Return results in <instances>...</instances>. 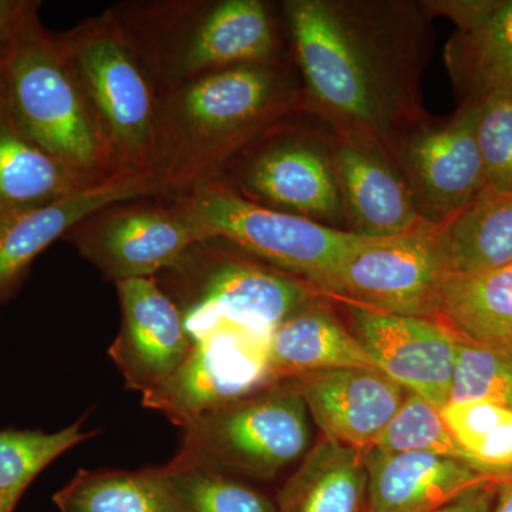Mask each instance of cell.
I'll return each mask as SVG.
<instances>
[{"label":"cell","mask_w":512,"mask_h":512,"mask_svg":"<svg viewBox=\"0 0 512 512\" xmlns=\"http://www.w3.org/2000/svg\"><path fill=\"white\" fill-rule=\"evenodd\" d=\"M299 109H305L302 87L292 86L274 62L194 77L161 110L154 164L161 161L178 183H205L222 161Z\"/></svg>","instance_id":"2"},{"label":"cell","mask_w":512,"mask_h":512,"mask_svg":"<svg viewBox=\"0 0 512 512\" xmlns=\"http://www.w3.org/2000/svg\"><path fill=\"white\" fill-rule=\"evenodd\" d=\"M175 208L197 225L205 241L229 242L316 292L357 249L382 239L265 207L211 181L194 185Z\"/></svg>","instance_id":"4"},{"label":"cell","mask_w":512,"mask_h":512,"mask_svg":"<svg viewBox=\"0 0 512 512\" xmlns=\"http://www.w3.org/2000/svg\"><path fill=\"white\" fill-rule=\"evenodd\" d=\"M305 109L335 133L372 138L394 154L430 119L421 77L433 12L413 0H288L284 3Z\"/></svg>","instance_id":"1"},{"label":"cell","mask_w":512,"mask_h":512,"mask_svg":"<svg viewBox=\"0 0 512 512\" xmlns=\"http://www.w3.org/2000/svg\"><path fill=\"white\" fill-rule=\"evenodd\" d=\"M175 305L194 340L218 322L272 335L286 318L318 296L311 285L247 259L222 255L210 241L194 245L167 269Z\"/></svg>","instance_id":"7"},{"label":"cell","mask_w":512,"mask_h":512,"mask_svg":"<svg viewBox=\"0 0 512 512\" xmlns=\"http://www.w3.org/2000/svg\"><path fill=\"white\" fill-rule=\"evenodd\" d=\"M507 352H511L512 353V348L510 350H507Z\"/></svg>","instance_id":"36"},{"label":"cell","mask_w":512,"mask_h":512,"mask_svg":"<svg viewBox=\"0 0 512 512\" xmlns=\"http://www.w3.org/2000/svg\"><path fill=\"white\" fill-rule=\"evenodd\" d=\"M366 512H431L477 485L503 481L423 451H365Z\"/></svg>","instance_id":"19"},{"label":"cell","mask_w":512,"mask_h":512,"mask_svg":"<svg viewBox=\"0 0 512 512\" xmlns=\"http://www.w3.org/2000/svg\"><path fill=\"white\" fill-rule=\"evenodd\" d=\"M275 53L274 23L265 3L225 0L198 23L185 45L181 70L194 79L229 67L272 63Z\"/></svg>","instance_id":"21"},{"label":"cell","mask_w":512,"mask_h":512,"mask_svg":"<svg viewBox=\"0 0 512 512\" xmlns=\"http://www.w3.org/2000/svg\"><path fill=\"white\" fill-rule=\"evenodd\" d=\"M456 338L450 403L488 402L512 409V353Z\"/></svg>","instance_id":"31"},{"label":"cell","mask_w":512,"mask_h":512,"mask_svg":"<svg viewBox=\"0 0 512 512\" xmlns=\"http://www.w3.org/2000/svg\"><path fill=\"white\" fill-rule=\"evenodd\" d=\"M444 423L478 470L512 478V409L488 402L448 403Z\"/></svg>","instance_id":"28"},{"label":"cell","mask_w":512,"mask_h":512,"mask_svg":"<svg viewBox=\"0 0 512 512\" xmlns=\"http://www.w3.org/2000/svg\"><path fill=\"white\" fill-rule=\"evenodd\" d=\"M160 190L153 173L120 170L60 200L0 221V302L18 291L37 256L94 212Z\"/></svg>","instance_id":"15"},{"label":"cell","mask_w":512,"mask_h":512,"mask_svg":"<svg viewBox=\"0 0 512 512\" xmlns=\"http://www.w3.org/2000/svg\"><path fill=\"white\" fill-rule=\"evenodd\" d=\"M269 365L276 382L319 370L377 369L355 333L316 296L272 333Z\"/></svg>","instance_id":"20"},{"label":"cell","mask_w":512,"mask_h":512,"mask_svg":"<svg viewBox=\"0 0 512 512\" xmlns=\"http://www.w3.org/2000/svg\"><path fill=\"white\" fill-rule=\"evenodd\" d=\"M242 185L258 204L346 231L332 140L329 144L306 136L276 140L252 158Z\"/></svg>","instance_id":"16"},{"label":"cell","mask_w":512,"mask_h":512,"mask_svg":"<svg viewBox=\"0 0 512 512\" xmlns=\"http://www.w3.org/2000/svg\"><path fill=\"white\" fill-rule=\"evenodd\" d=\"M447 272H478L512 265V194L483 192L439 225Z\"/></svg>","instance_id":"25"},{"label":"cell","mask_w":512,"mask_h":512,"mask_svg":"<svg viewBox=\"0 0 512 512\" xmlns=\"http://www.w3.org/2000/svg\"><path fill=\"white\" fill-rule=\"evenodd\" d=\"M96 434L99 430H83V419L55 433L0 430V512H15L23 494L46 467Z\"/></svg>","instance_id":"27"},{"label":"cell","mask_w":512,"mask_h":512,"mask_svg":"<svg viewBox=\"0 0 512 512\" xmlns=\"http://www.w3.org/2000/svg\"><path fill=\"white\" fill-rule=\"evenodd\" d=\"M121 204L94 212L69 232L83 258L111 281L154 278L205 241L197 225L177 208Z\"/></svg>","instance_id":"11"},{"label":"cell","mask_w":512,"mask_h":512,"mask_svg":"<svg viewBox=\"0 0 512 512\" xmlns=\"http://www.w3.org/2000/svg\"><path fill=\"white\" fill-rule=\"evenodd\" d=\"M500 481L477 485L431 512H491Z\"/></svg>","instance_id":"33"},{"label":"cell","mask_w":512,"mask_h":512,"mask_svg":"<svg viewBox=\"0 0 512 512\" xmlns=\"http://www.w3.org/2000/svg\"><path fill=\"white\" fill-rule=\"evenodd\" d=\"M271 336L218 322L192 340L187 360L161 389L144 394L147 409L183 429L202 414L276 383L269 365Z\"/></svg>","instance_id":"8"},{"label":"cell","mask_w":512,"mask_h":512,"mask_svg":"<svg viewBox=\"0 0 512 512\" xmlns=\"http://www.w3.org/2000/svg\"><path fill=\"white\" fill-rule=\"evenodd\" d=\"M332 161L346 231L394 238L433 225L417 211L399 165L382 144L360 134L335 133Z\"/></svg>","instance_id":"13"},{"label":"cell","mask_w":512,"mask_h":512,"mask_svg":"<svg viewBox=\"0 0 512 512\" xmlns=\"http://www.w3.org/2000/svg\"><path fill=\"white\" fill-rule=\"evenodd\" d=\"M53 503L59 512H187L158 467L80 470Z\"/></svg>","instance_id":"26"},{"label":"cell","mask_w":512,"mask_h":512,"mask_svg":"<svg viewBox=\"0 0 512 512\" xmlns=\"http://www.w3.org/2000/svg\"><path fill=\"white\" fill-rule=\"evenodd\" d=\"M491 512H512V478L500 481Z\"/></svg>","instance_id":"35"},{"label":"cell","mask_w":512,"mask_h":512,"mask_svg":"<svg viewBox=\"0 0 512 512\" xmlns=\"http://www.w3.org/2000/svg\"><path fill=\"white\" fill-rule=\"evenodd\" d=\"M478 103H461L444 120H427L402 138L394 160L421 217L441 225L485 190L477 141Z\"/></svg>","instance_id":"10"},{"label":"cell","mask_w":512,"mask_h":512,"mask_svg":"<svg viewBox=\"0 0 512 512\" xmlns=\"http://www.w3.org/2000/svg\"><path fill=\"white\" fill-rule=\"evenodd\" d=\"M373 447L386 451H423L477 468L448 430L441 410L413 393L407 394L399 412Z\"/></svg>","instance_id":"30"},{"label":"cell","mask_w":512,"mask_h":512,"mask_svg":"<svg viewBox=\"0 0 512 512\" xmlns=\"http://www.w3.org/2000/svg\"><path fill=\"white\" fill-rule=\"evenodd\" d=\"M309 417L295 380H281L192 420L173 461L271 480L308 453Z\"/></svg>","instance_id":"5"},{"label":"cell","mask_w":512,"mask_h":512,"mask_svg":"<svg viewBox=\"0 0 512 512\" xmlns=\"http://www.w3.org/2000/svg\"><path fill=\"white\" fill-rule=\"evenodd\" d=\"M434 16L456 25L446 64L463 103L493 94L512 99V0L426 2Z\"/></svg>","instance_id":"18"},{"label":"cell","mask_w":512,"mask_h":512,"mask_svg":"<svg viewBox=\"0 0 512 512\" xmlns=\"http://www.w3.org/2000/svg\"><path fill=\"white\" fill-rule=\"evenodd\" d=\"M121 328L110 356L128 389L156 392L187 360L192 339L183 315L156 278L116 282Z\"/></svg>","instance_id":"14"},{"label":"cell","mask_w":512,"mask_h":512,"mask_svg":"<svg viewBox=\"0 0 512 512\" xmlns=\"http://www.w3.org/2000/svg\"><path fill=\"white\" fill-rule=\"evenodd\" d=\"M477 141L484 168V191L512 194L511 97L493 94L478 101Z\"/></svg>","instance_id":"32"},{"label":"cell","mask_w":512,"mask_h":512,"mask_svg":"<svg viewBox=\"0 0 512 512\" xmlns=\"http://www.w3.org/2000/svg\"><path fill=\"white\" fill-rule=\"evenodd\" d=\"M35 3L18 0H0V46L8 42L26 13Z\"/></svg>","instance_id":"34"},{"label":"cell","mask_w":512,"mask_h":512,"mask_svg":"<svg viewBox=\"0 0 512 512\" xmlns=\"http://www.w3.org/2000/svg\"><path fill=\"white\" fill-rule=\"evenodd\" d=\"M0 93L18 126L94 180L117 173L72 67L36 16V3L0 46Z\"/></svg>","instance_id":"3"},{"label":"cell","mask_w":512,"mask_h":512,"mask_svg":"<svg viewBox=\"0 0 512 512\" xmlns=\"http://www.w3.org/2000/svg\"><path fill=\"white\" fill-rule=\"evenodd\" d=\"M120 170L153 173L160 113L136 53L110 22L57 42Z\"/></svg>","instance_id":"6"},{"label":"cell","mask_w":512,"mask_h":512,"mask_svg":"<svg viewBox=\"0 0 512 512\" xmlns=\"http://www.w3.org/2000/svg\"><path fill=\"white\" fill-rule=\"evenodd\" d=\"M436 322L488 348H512V265L447 272L437 293Z\"/></svg>","instance_id":"23"},{"label":"cell","mask_w":512,"mask_h":512,"mask_svg":"<svg viewBox=\"0 0 512 512\" xmlns=\"http://www.w3.org/2000/svg\"><path fill=\"white\" fill-rule=\"evenodd\" d=\"M158 468L187 512H278L271 498L229 474L173 460Z\"/></svg>","instance_id":"29"},{"label":"cell","mask_w":512,"mask_h":512,"mask_svg":"<svg viewBox=\"0 0 512 512\" xmlns=\"http://www.w3.org/2000/svg\"><path fill=\"white\" fill-rule=\"evenodd\" d=\"M350 330L377 369L443 410L450 403L457 338L436 320L342 302Z\"/></svg>","instance_id":"12"},{"label":"cell","mask_w":512,"mask_h":512,"mask_svg":"<svg viewBox=\"0 0 512 512\" xmlns=\"http://www.w3.org/2000/svg\"><path fill=\"white\" fill-rule=\"evenodd\" d=\"M97 181L36 144L13 119L0 93V221Z\"/></svg>","instance_id":"22"},{"label":"cell","mask_w":512,"mask_h":512,"mask_svg":"<svg viewBox=\"0 0 512 512\" xmlns=\"http://www.w3.org/2000/svg\"><path fill=\"white\" fill-rule=\"evenodd\" d=\"M446 274L439 225H429L357 249L318 292L376 311L434 320Z\"/></svg>","instance_id":"9"},{"label":"cell","mask_w":512,"mask_h":512,"mask_svg":"<svg viewBox=\"0 0 512 512\" xmlns=\"http://www.w3.org/2000/svg\"><path fill=\"white\" fill-rule=\"evenodd\" d=\"M292 380L323 437L362 451L375 446L409 394L379 369L366 367L319 370Z\"/></svg>","instance_id":"17"},{"label":"cell","mask_w":512,"mask_h":512,"mask_svg":"<svg viewBox=\"0 0 512 512\" xmlns=\"http://www.w3.org/2000/svg\"><path fill=\"white\" fill-rule=\"evenodd\" d=\"M365 451L322 437L276 498L278 512H366Z\"/></svg>","instance_id":"24"}]
</instances>
